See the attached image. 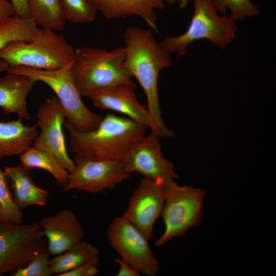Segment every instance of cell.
<instances>
[{
	"mask_svg": "<svg viewBox=\"0 0 276 276\" xmlns=\"http://www.w3.org/2000/svg\"><path fill=\"white\" fill-rule=\"evenodd\" d=\"M123 39L124 66L143 88L147 107L158 128L159 137L175 136L162 119L157 87L159 72L172 64L170 54L157 42L151 29L129 26L123 33Z\"/></svg>",
	"mask_w": 276,
	"mask_h": 276,
	"instance_id": "6da1fadb",
	"label": "cell"
},
{
	"mask_svg": "<svg viewBox=\"0 0 276 276\" xmlns=\"http://www.w3.org/2000/svg\"><path fill=\"white\" fill-rule=\"evenodd\" d=\"M64 126L69 134L71 153L99 160H120L145 135L148 128L113 114L103 117L98 126L89 131H78L66 121Z\"/></svg>",
	"mask_w": 276,
	"mask_h": 276,
	"instance_id": "7a4b0ae2",
	"label": "cell"
},
{
	"mask_svg": "<svg viewBox=\"0 0 276 276\" xmlns=\"http://www.w3.org/2000/svg\"><path fill=\"white\" fill-rule=\"evenodd\" d=\"M125 57L124 47L108 51L83 47L75 50L71 68L81 97L90 98L99 91L120 85L136 87L124 66Z\"/></svg>",
	"mask_w": 276,
	"mask_h": 276,
	"instance_id": "3957f363",
	"label": "cell"
},
{
	"mask_svg": "<svg viewBox=\"0 0 276 276\" xmlns=\"http://www.w3.org/2000/svg\"><path fill=\"white\" fill-rule=\"evenodd\" d=\"M75 50L54 30L37 27L26 41L11 43L0 52L9 67L53 70L73 62Z\"/></svg>",
	"mask_w": 276,
	"mask_h": 276,
	"instance_id": "277c9868",
	"label": "cell"
},
{
	"mask_svg": "<svg viewBox=\"0 0 276 276\" xmlns=\"http://www.w3.org/2000/svg\"><path fill=\"white\" fill-rule=\"evenodd\" d=\"M237 29L236 20L230 15H220L211 0H194L193 16L187 30L181 35L167 37L160 43L170 54L177 58L185 55L191 43L201 39L209 40L225 48L235 39Z\"/></svg>",
	"mask_w": 276,
	"mask_h": 276,
	"instance_id": "5b68a950",
	"label": "cell"
},
{
	"mask_svg": "<svg viewBox=\"0 0 276 276\" xmlns=\"http://www.w3.org/2000/svg\"><path fill=\"white\" fill-rule=\"evenodd\" d=\"M72 63L53 70L9 67L7 72L23 74L48 85L62 106L66 121L78 131L93 130L98 126L103 117L92 112L83 103L74 82Z\"/></svg>",
	"mask_w": 276,
	"mask_h": 276,
	"instance_id": "8992f818",
	"label": "cell"
},
{
	"mask_svg": "<svg viewBox=\"0 0 276 276\" xmlns=\"http://www.w3.org/2000/svg\"><path fill=\"white\" fill-rule=\"evenodd\" d=\"M165 203L160 216L165 231L155 243L157 247L201 224L203 200L206 193L201 189L179 186L173 179L165 183Z\"/></svg>",
	"mask_w": 276,
	"mask_h": 276,
	"instance_id": "52a82bcc",
	"label": "cell"
},
{
	"mask_svg": "<svg viewBox=\"0 0 276 276\" xmlns=\"http://www.w3.org/2000/svg\"><path fill=\"white\" fill-rule=\"evenodd\" d=\"M40 224H0V276L12 275L48 248Z\"/></svg>",
	"mask_w": 276,
	"mask_h": 276,
	"instance_id": "ba28073f",
	"label": "cell"
},
{
	"mask_svg": "<svg viewBox=\"0 0 276 276\" xmlns=\"http://www.w3.org/2000/svg\"><path fill=\"white\" fill-rule=\"evenodd\" d=\"M107 235L109 244L121 259L140 273L153 276L158 272L159 263L149 246L148 240L122 216L112 221Z\"/></svg>",
	"mask_w": 276,
	"mask_h": 276,
	"instance_id": "9c48e42d",
	"label": "cell"
},
{
	"mask_svg": "<svg viewBox=\"0 0 276 276\" xmlns=\"http://www.w3.org/2000/svg\"><path fill=\"white\" fill-rule=\"evenodd\" d=\"M36 116L35 125L40 131L32 146L51 153L62 168L71 172L75 165L67 152L63 131L66 117L57 97L53 96L43 102Z\"/></svg>",
	"mask_w": 276,
	"mask_h": 276,
	"instance_id": "30bf717a",
	"label": "cell"
},
{
	"mask_svg": "<svg viewBox=\"0 0 276 276\" xmlns=\"http://www.w3.org/2000/svg\"><path fill=\"white\" fill-rule=\"evenodd\" d=\"M75 167L68 173L64 191L72 190L95 194L114 188L127 180L129 174L125 172L120 160H99L75 155Z\"/></svg>",
	"mask_w": 276,
	"mask_h": 276,
	"instance_id": "8fae6325",
	"label": "cell"
},
{
	"mask_svg": "<svg viewBox=\"0 0 276 276\" xmlns=\"http://www.w3.org/2000/svg\"><path fill=\"white\" fill-rule=\"evenodd\" d=\"M159 138L152 131L135 143L120 160L124 171L165 183L178 179L173 163L163 155Z\"/></svg>",
	"mask_w": 276,
	"mask_h": 276,
	"instance_id": "7c38bea8",
	"label": "cell"
},
{
	"mask_svg": "<svg viewBox=\"0 0 276 276\" xmlns=\"http://www.w3.org/2000/svg\"><path fill=\"white\" fill-rule=\"evenodd\" d=\"M165 182L144 177L133 192L122 217L137 227L148 240L165 203Z\"/></svg>",
	"mask_w": 276,
	"mask_h": 276,
	"instance_id": "4fadbf2b",
	"label": "cell"
},
{
	"mask_svg": "<svg viewBox=\"0 0 276 276\" xmlns=\"http://www.w3.org/2000/svg\"><path fill=\"white\" fill-rule=\"evenodd\" d=\"M135 88L128 85L113 87L97 92L90 99L95 106L123 113L127 118L149 127L159 136L158 128L147 107L142 104L136 97L134 91Z\"/></svg>",
	"mask_w": 276,
	"mask_h": 276,
	"instance_id": "5bb4252c",
	"label": "cell"
},
{
	"mask_svg": "<svg viewBox=\"0 0 276 276\" xmlns=\"http://www.w3.org/2000/svg\"><path fill=\"white\" fill-rule=\"evenodd\" d=\"M40 235L45 238L51 255H58L83 240L84 232L76 214L61 209L56 214L43 217L40 221Z\"/></svg>",
	"mask_w": 276,
	"mask_h": 276,
	"instance_id": "9a60e30c",
	"label": "cell"
},
{
	"mask_svg": "<svg viewBox=\"0 0 276 276\" xmlns=\"http://www.w3.org/2000/svg\"><path fill=\"white\" fill-rule=\"evenodd\" d=\"M97 11L111 19L137 16L150 28L158 31L156 10L165 7L163 0H89Z\"/></svg>",
	"mask_w": 276,
	"mask_h": 276,
	"instance_id": "2e32d148",
	"label": "cell"
},
{
	"mask_svg": "<svg viewBox=\"0 0 276 276\" xmlns=\"http://www.w3.org/2000/svg\"><path fill=\"white\" fill-rule=\"evenodd\" d=\"M37 82L20 74L10 73L0 78V108L4 114L16 113L22 120L30 119L28 95Z\"/></svg>",
	"mask_w": 276,
	"mask_h": 276,
	"instance_id": "e0dca14e",
	"label": "cell"
},
{
	"mask_svg": "<svg viewBox=\"0 0 276 276\" xmlns=\"http://www.w3.org/2000/svg\"><path fill=\"white\" fill-rule=\"evenodd\" d=\"M30 171L21 163L4 168L13 199L20 210L32 205L43 206L48 200V191L33 182Z\"/></svg>",
	"mask_w": 276,
	"mask_h": 276,
	"instance_id": "ac0fdd59",
	"label": "cell"
},
{
	"mask_svg": "<svg viewBox=\"0 0 276 276\" xmlns=\"http://www.w3.org/2000/svg\"><path fill=\"white\" fill-rule=\"evenodd\" d=\"M22 120L0 122V159L20 155L33 145L39 133L37 127L26 125Z\"/></svg>",
	"mask_w": 276,
	"mask_h": 276,
	"instance_id": "d6986e66",
	"label": "cell"
},
{
	"mask_svg": "<svg viewBox=\"0 0 276 276\" xmlns=\"http://www.w3.org/2000/svg\"><path fill=\"white\" fill-rule=\"evenodd\" d=\"M29 18L37 27L59 32L66 19L59 0H26Z\"/></svg>",
	"mask_w": 276,
	"mask_h": 276,
	"instance_id": "ffe728a7",
	"label": "cell"
},
{
	"mask_svg": "<svg viewBox=\"0 0 276 276\" xmlns=\"http://www.w3.org/2000/svg\"><path fill=\"white\" fill-rule=\"evenodd\" d=\"M98 248L91 243L82 240L62 254L50 259L53 275L59 276L98 256Z\"/></svg>",
	"mask_w": 276,
	"mask_h": 276,
	"instance_id": "44dd1931",
	"label": "cell"
},
{
	"mask_svg": "<svg viewBox=\"0 0 276 276\" xmlns=\"http://www.w3.org/2000/svg\"><path fill=\"white\" fill-rule=\"evenodd\" d=\"M19 158L20 163L26 168L44 170L50 173L61 187L66 185L68 172L51 153L31 146L19 155Z\"/></svg>",
	"mask_w": 276,
	"mask_h": 276,
	"instance_id": "7402d4cb",
	"label": "cell"
},
{
	"mask_svg": "<svg viewBox=\"0 0 276 276\" xmlns=\"http://www.w3.org/2000/svg\"><path fill=\"white\" fill-rule=\"evenodd\" d=\"M37 26L30 18L16 15L0 22V52L9 44L30 39Z\"/></svg>",
	"mask_w": 276,
	"mask_h": 276,
	"instance_id": "603a6c76",
	"label": "cell"
},
{
	"mask_svg": "<svg viewBox=\"0 0 276 276\" xmlns=\"http://www.w3.org/2000/svg\"><path fill=\"white\" fill-rule=\"evenodd\" d=\"M22 218V211L14 202L4 172L0 169V222L20 224Z\"/></svg>",
	"mask_w": 276,
	"mask_h": 276,
	"instance_id": "cb8c5ba5",
	"label": "cell"
},
{
	"mask_svg": "<svg viewBox=\"0 0 276 276\" xmlns=\"http://www.w3.org/2000/svg\"><path fill=\"white\" fill-rule=\"evenodd\" d=\"M67 20L76 24H86L95 19L97 10L89 0H59Z\"/></svg>",
	"mask_w": 276,
	"mask_h": 276,
	"instance_id": "d4e9b609",
	"label": "cell"
},
{
	"mask_svg": "<svg viewBox=\"0 0 276 276\" xmlns=\"http://www.w3.org/2000/svg\"><path fill=\"white\" fill-rule=\"evenodd\" d=\"M211 1L217 12L222 14H225L229 9L231 11L230 16L236 21L257 16L260 13L258 7L250 0Z\"/></svg>",
	"mask_w": 276,
	"mask_h": 276,
	"instance_id": "484cf974",
	"label": "cell"
},
{
	"mask_svg": "<svg viewBox=\"0 0 276 276\" xmlns=\"http://www.w3.org/2000/svg\"><path fill=\"white\" fill-rule=\"evenodd\" d=\"M51 255L48 248L36 255L25 266L14 272L12 276H51L53 275L50 266Z\"/></svg>",
	"mask_w": 276,
	"mask_h": 276,
	"instance_id": "4316f807",
	"label": "cell"
},
{
	"mask_svg": "<svg viewBox=\"0 0 276 276\" xmlns=\"http://www.w3.org/2000/svg\"><path fill=\"white\" fill-rule=\"evenodd\" d=\"M98 257H94L59 276H95L99 272Z\"/></svg>",
	"mask_w": 276,
	"mask_h": 276,
	"instance_id": "83f0119b",
	"label": "cell"
},
{
	"mask_svg": "<svg viewBox=\"0 0 276 276\" xmlns=\"http://www.w3.org/2000/svg\"><path fill=\"white\" fill-rule=\"evenodd\" d=\"M114 261L119 265L118 276H139L141 273L121 258H116Z\"/></svg>",
	"mask_w": 276,
	"mask_h": 276,
	"instance_id": "f1b7e54d",
	"label": "cell"
},
{
	"mask_svg": "<svg viewBox=\"0 0 276 276\" xmlns=\"http://www.w3.org/2000/svg\"><path fill=\"white\" fill-rule=\"evenodd\" d=\"M12 5L15 15L22 17L29 18L26 0H8Z\"/></svg>",
	"mask_w": 276,
	"mask_h": 276,
	"instance_id": "f546056e",
	"label": "cell"
},
{
	"mask_svg": "<svg viewBox=\"0 0 276 276\" xmlns=\"http://www.w3.org/2000/svg\"><path fill=\"white\" fill-rule=\"evenodd\" d=\"M15 15L14 8L8 0H0V22Z\"/></svg>",
	"mask_w": 276,
	"mask_h": 276,
	"instance_id": "4dcf8cb0",
	"label": "cell"
},
{
	"mask_svg": "<svg viewBox=\"0 0 276 276\" xmlns=\"http://www.w3.org/2000/svg\"><path fill=\"white\" fill-rule=\"evenodd\" d=\"M165 2L170 4L177 2L178 4L179 7L181 9H183V8H185L187 6L190 0H165Z\"/></svg>",
	"mask_w": 276,
	"mask_h": 276,
	"instance_id": "1f68e13d",
	"label": "cell"
},
{
	"mask_svg": "<svg viewBox=\"0 0 276 276\" xmlns=\"http://www.w3.org/2000/svg\"><path fill=\"white\" fill-rule=\"evenodd\" d=\"M9 67L8 64L5 61L0 59V73L5 71H7Z\"/></svg>",
	"mask_w": 276,
	"mask_h": 276,
	"instance_id": "d6a6232c",
	"label": "cell"
},
{
	"mask_svg": "<svg viewBox=\"0 0 276 276\" xmlns=\"http://www.w3.org/2000/svg\"><path fill=\"white\" fill-rule=\"evenodd\" d=\"M1 224V223L0 222V224Z\"/></svg>",
	"mask_w": 276,
	"mask_h": 276,
	"instance_id": "836d02e7",
	"label": "cell"
}]
</instances>
